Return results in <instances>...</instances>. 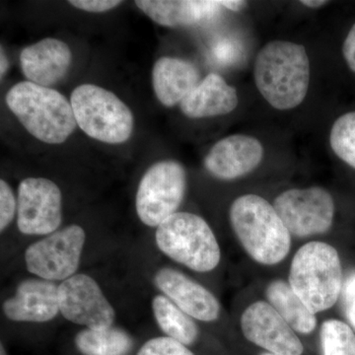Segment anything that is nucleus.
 I'll return each instance as SVG.
<instances>
[{"mask_svg":"<svg viewBox=\"0 0 355 355\" xmlns=\"http://www.w3.org/2000/svg\"><path fill=\"white\" fill-rule=\"evenodd\" d=\"M254 77L257 88L273 108H296L304 101L309 89L307 51L302 44L270 42L257 55Z\"/></svg>","mask_w":355,"mask_h":355,"instance_id":"f257e3e1","label":"nucleus"},{"mask_svg":"<svg viewBox=\"0 0 355 355\" xmlns=\"http://www.w3.org/2000/svg\"><path fill=\"white\" fill-rule=\"evenodd\" d=\"M230 222L245 251L261 265H277L291 251V232L275 207L260 196L236 198L230 207Z\"/></svg>","mask_w":355,"mask_h":355,"instance_id":"f03ea898","label":"nucleus"},{"mask_svg":"<svg viewBox=\"0 0 355 355\" xmlns=\"http://www.w3.org/2000/svg\"><path fill=\"white\" fill-rule=\"evenodd\" d=\"M6 100L26 130L44 144H64L76 130L71 103L55 89L22 81L10 88Z\"/></svg>","mask_w":355,"mask_h":355,"instance_id":"7ed1b4c3","label":"nucleus"},{"mask_svg":"<svg viewBox=\"0 0 355 355\" xmlns=\"http://www.w3.org/2000/svg\"><path fill=\"white\" fill-rule=\"evenodd\" d=\"M289 286L311 312H323L336 304L343 286V268L336 248L310 242L292 260Z\"/></svg>","mask_w":355,"mask_h":355,"instance_id":"20e7f679","label":"nucleus"},{"mask_svg":"<svg viewBox=\"0 0 355 355\" xmlns=\"http://www.w3.org/2000/svg\"><path fill=\"white\" fill-rule=\"evenodd\" d=\"M158 249L171 260L198 272H209L220 263L214 231L202 217L190 212L173 214L156 228Z\"/></svg>","mask_w":355,"mask_h":355,"instance_id":"39448f33","label":"nucleus"},{"mask_svg":"<svg viewBox=\"0 0 355 355\" xmlns=\"http://www.w3.org/2000/svg\"><path fill=\"white\" fill-rule=\"evenodd\" d=\"M77 125L89 137L110 144H120L132 137V112L111 91L83 84L70 96Z\"/></svg>","mask_w":355,"mask_h":355,"instance_id":"423d86ee","label":"nucleus"},{"mask_svg":"<svg viewBox=\"0 0 355 355\" xmlns=\"http://www.w3.org/2000/svg\"><path fill=\"white\" fill-rule=\"evenodd\" d=\"M187 190V173L181 163L159 161L140 180L135 209L144 225L157 228L176 214Z\"/></svg>","mask_w":355,"mask_h":355,"instance_id":"0eeeda50","label":"nucleus"},{"mask_svg":"<svg viewBox=\"0 0 355 355\" xmlns=\"http://www.w3.org/2000/svg\"><path fill=\"white\" fill-rule=\"evenodd\" d=\"M85 241V231L77 224L55 231L26 249V268L39 279L64 282L76 275Z\"/></svg>","mask_w":355,"mask_h":355,"instance_id":"6e6552de","label":"nucleus"},{"mask_svg":"<svg viewBox=\"0 0 355 355\" xmlns=\"http://www.w3.org/2000/svg\"><path fill=\"white\" fill-rule=\"evenodd\" d=\"M273 207L291 234L297 237L323 234L333 225L335 202L331 193L320 187L284 191Z\"/></svg>","mask_w":355,"mask_h":355,"instance_id":"1a4fd4ad","label":"nucleus"},{"mask_svg":"<svg viewBox=\"0 0 355 355\" xmlns=\"http://www.w3.org/2000/svg\"><path fill=\"white\" fill-rule=\"evenodd\" d=\"M60 313L67 321L91 330L113 327L116 311L90 275L76 273L58 286Z\"/></svg>","mask_w":355,"mask_h":355,"instance_id":"9d476101","label":"nucleus"},{"mask_svg":"<svg viewBox=\"0 0 355 355\" xmlns=\"http://www.w3.org/2000/svg\"><path fill=\"white\" fill-rule=\"evenodd\" d=\"M17 227L22 234L48 236L62 222V195L46 178H27L18 187Z\"/></svg>","mask_w":355,"mask_h":355,"instance_id":"9b49d317","label":"nucleus"},{"mask_svg":"<svg viewBox=\"0 0 355 355\" xmlns=\"http://www.w3.org/2000/svg\"><path fill=\"white\" fill-rule=\"evenodd\" d=\"M245 338L275 355H302V343L270 303L258 301L250 305L241 317Z\"/></svg>","mask_w":355,"mask_h":355,"instance_id":"f8f14e48","label":"nucleus"},{"mask_svg":"<svg viewBox=\"0 0 355 355\" xmlns=\"http://www.w3.org/2000/svg\"><path fill=\"white\" fill-rule=\"evenodd\" d=\"M154 284L186 314L198 321L214 322L220 315V303L216 296L183 272L162 268L154 275Z\"/></svg>","mask_w":355,"mask_h":355,"instance_id":"ddd939ff","label":"nucleus"},{"mask_svg":"<svg viewBox=\"0 0 355 355\" xmlns=\"http://www.w3.org/2000/svg\"><path fill=\"white\" fill-rule=\"evenodd\" d=\"M4 316L18 323H46L60 313L58 286L50 280H22L2 304Z\"/></svg>","mask_w":355,"mask_h":355,"instance_id":"4468645a","label":"nucleus"},{"mask_svg":"<svg viewBox=\"0 0 355 355\" xmlns=\"http://www.w3.org/2000/svg\"><path fill=\"white\" fill-rule=\"evenodd\" d=\"M263 157V147L258 139L249 135H230L210 149L205 167L217 179L230 181L254 171Z\"/></svg>","mask_w":355,"mask_h":355,"instance_id":"2eb2a0df","label":"nucleus"},{"mask_svg":"<svg viewBox=\"0 0 355 355\" xmlns=\"http://www.w3.org/2000/svg\"><path fill=\"white\" fill-rule=\"evenodd\" d=\"M72 62L69 44L46 38L28 46L20 53V67L27 81L50 88L67 76Z\"/></svg>","mask_w":355,"mask_h":355,"instance_id":"dca6fc26","label":"nucleus"},{"mask_svg":"<svg viewBox=\"0 0 355 355\" xmlns=\"http://www.w3.org/2000/svg\"><path fill=\"white\" fill-rule=\"evenodd\" d=\"M200 83V70L189 60L163 57L154 64V93L159 102L168 108L181 104Z\"/></svg>","mask_w":355,"mask_h":355,"instance_id":"f3484780","label":"nucleus"},{"mask_svg":"<svg viewBox=\"0 0 355 355\" xmlns=\"http://www.w3.org/2000/svg\"><path fill=\"white\" fill-rule=\"evenodd\" d=\"M238 105L236 89L223 77L210 73L180 104L184 116L190 119L212 118L234 111Z\"/></svg>","mask_w":355,"mask_h":355,"instance_id":"a211bd4d","label":"nucleus"},{"mask_svg":"<svg viewBox=\"0 0 355 355\" xmlns=\"http://www.w3.org/2000/svg\"><path fill=\"white\" fill-rule=\"evenodd\" d=\"M135 4L154 22L170 28L200 24L212 19L221 7L218 1L197 0H139Z\"/></svg>","mask_w":355,"mask_h":355,"instance_id":"6ab92c4d","label":"nucleus"},{"mask_svg":"<svg viewBox=\"0 0 355 355\" xmlns=\"http://www.w3.org/2000/svg\"><path fill=\"white\" fill-rule=\"evenodd\" d=\"M266 293L270 304L294 331L307 335L315 330L316 316L286 282L273 280L268 284Z\"/></svg>","mask_w":355,"mask_h":355,"instance_id":"aec40b11","label":"nucleus"},{"mask_svg":"<svg viewBox=\"0 0 355 355\" xmlns=\"http://www.w3.org/2000/svg\"><path fill=\"white\" fill-rule=\"evenodd\" d=\"M151 306L156 323L166 336L184 345H193L198 340V324L169 298L163 294L155 296Z\"/></svg>","mask_w":355,"mask_h":355,"instance_id":"412c9836","label":"nucleus"},{"mask_svg":"<svg viewBox=\"0 0 355 355\" xmlns=\"http://www.w3.org/2000/svg\"><path fill=\"white\" fill-rule=\"evenodd\" d=\"M74 343L83 355H127L132 349V336L119 328L84 330L77 333Z\"/></svg>","mask_w":355,"mask_h":355,"instance_id":"4be33fe9","label":"nucleus"},{"mask_svg":"<svg viewBox=\"0 0 355 355\" xmlns=\"http://www.w3.org/2000/svg\"><path fill=\"white\" fill-rule=\"evenodd\" d=\"M322 354L355 355V334L340 320L324 321L320 331Z\"/></svg>","mask_w":355,"mask_h":355,"instance_id":"5701e85b","label":"nucleus"},{"mask_svg":"<svg viewBox=\"0 0 355 355\" xmlns=\"http://www.w3.org/2000/svg\"><path fill=\"white\" fill-rule=\"evenodd\" d=\"M330 144L336 155L355 169V112L343 114L335 121Z\"/></svg>","mask_w":355,"mask_h":355,"instance_id":"b1692460","label":"nucleus"},{"mask_svg":"<svg viewBox=\"0 0 355 355\" xmlns=\"http://www.w3.org/2000/svg\"><path fill=\"white\" fill-rule=\"evenodd\" d=\"M137 355H195L187 345L169 336H159L147 340Z\"/></svg>","mask_w":355,"mask_h":355,"instance_id":"393cba45","label":"nucleus"},{"mask_svg":"<svg viewBox=\"0 0 355 355\" xmlns=\"http://www.w3.org/2000/svg\"><path fill=\"white\" fill-rule=\"evenodd\" d=\"M18 202L11 187L4 180L0 181V230L3 232L17 214Z\"/></svg>","mask_w":355,"mask_h":355,"instance_id":"a878e982","label":"nucleus"},{"mask_svg":"<svg viewBox=\"0 0 355 355\" xmlns=\"http://www.w3.org/2000/svg\"><path fill=\"white\" fill-rule=\"evenodd\" d=\"M340 295L345 316L355 330V270L350 272L343 282Z\"/></svg>","mask_w":355,"mask_h":355,"instance_id":"bb28decb","label":"nucleus"},{"mask_svg":"<svg viewBox=\"0 0 355 355\" xmlns=\"http://www.w3.org/2000/svg\"><path fill=\"white\" fill-rule=\"evenodd\" d=\"M69 4L87 12L101 13L121 6L120 0H70Z\"/></svg>","mask_w":355,"mask_h":355,"instance_id":"cd10ccee","label":"nucleus"},{"mask_svg":"<svg viewBox=\"0 0 355 355\" xmlns=\"http://www.w3.org/2000/svg\"><path fill=\"white\" fill-rule=\"evenodd\" d=\"M343 53L349 69L355 72V24L352 26L347 38L345 40L343 46Z\"/></svg>","mask_w":355,"mask_h":355,"instance_id":"c85d7f7f","label":"nucleus"},{"mask_svg":"<svg viewBox=\"0 0 355 355\" xmlns=\"http://www.w3.org/2000/svg\"><path fill=\"white\" fill-rule=\"evenodd\" d=\"M221 6L226 7L229 10L239 12L242 11L248 6L247 1H241V0H226V1H218Z\"/></svg>","mask_w":355,"mask_h":355,"instance_id":"c756f323","label":"nucleus"},{"mask_svg":"<svg viewBox=\"0 0 355 355\" xmlns=\"http://www.w3.org/2000/svg\"><path fill=\"white\" fill-rule=\"evenodd\" d=\"M301 3L304 6L310 7V8H319L328 4V1H323V0H303Z\"/></svg>","mask_w":355,"mask_h":355,"instance_id":"7c9ffc66","label":"nucleus"},{"mask_svg":"<svg viewBox=\"0 0 355 355\" xmlns=\"http://www.w3.org/2000/svg\"><path fill=\"white\" fill-rule=\"evenodd\" d=\"M1 65H0V76L2 77L4 76V74L6 73L7 70L9 69V62L8 58H7L6 53L3 51V49L1 48Z\"/></svg>","mask_w":355,"mask_h":355,"instance_id":"2f4dec72","label":"nucleus"},{"mask_svg":"<svg viewBox=\"0 0 355 355\" xmlns=\"http://www.w3.org/2000/svg\"><path fill=\"white\" fill-rule=\"evenodd\" d=\"M0 355H7L3 345H1V347H0Z\"/></svg>","mask_w":355,"mask_h":355,"instance_id":"473e14b6","label":"nucleus"},{"mask_svg":"<svg viewBox=\"0 0 355 355\" xmlns=\"http://www.w3.org/2000/svg\"><path fill=\"white\" fill-rule=\"evenodd\" d=\"M261 355H275V354H270V352H266V354H263Z\"/></svg>","mask_w":355,"mask_h":355,"instance_id":"72a5a7b5","label":"nucleus"}]
</instances>
